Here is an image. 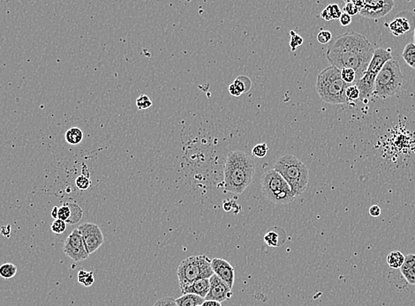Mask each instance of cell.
I'll return each instance as SVG.
<instances>
[{
  "label": "cell",
  "instance_id": "obj_9",
  "mask_svg": "<svg viewBox=\"0 0 415 306\" xmlns=\"http://www.w3.org/2000/svg\"><path fill=\"white\" fill-rule=\"evenodd\" d=\"M78 229L82 234L83 243L89 255L97 252L102 246L104 242V237L102 229L98 224L85 223L81 224Z\"/></svg>",
  "mask_w": 415,
  "mask_h": 306
},
{
  "label": "cell",
  "instance_id": "obj_24",
  "mask_svg": "<svg viewBox=\"0 0 415 306\" xmlns=\"http://www.w3.org/2000/svg\"><path fill=\"white\" fill-rule=\"evenodd\" d=\"M233 84L241 94L248 92L251 88V81L247 76H239L235 80Z\"/></svg>",
  "mask_w": 415,
  "mask_h": 306
},
{
  "label": "cell",
  "instance_id": "obj_46",
  "mask_svg": "<svg viewBox=\"0 0 415 306\" xmlns=\"http://www.w3.org/2000/svg\"><path fill=\"white\" fill-rule=\"evenodd\" d=\"M414 38H415V35H414Z\"/></svg>",
  "mask_w": 415,
  "mask_h": 306
},
{
  "label": "cell",
  "instance_id": "obj_41",
  "mask_svg": "<svg viewBox=\"0 0 415 306\" xmlns=\"http://www.w3.org/2000/svg\"><path fill=\"white\" fill-rule=\"evenodd\" d=\"M228 91H229L230 94L232 95V96H233V97H240L242 94L240 93L239 89L235 87L234 84L232 83V84H231L229 86V88H228Z\"/></svg>",
  "mask_w": 415,
  "mask_h": 306
},
{
  "label": "cell",
  "instance_id": "obj_27",
  "mask_svg": "<svg viewBox=\"0 0 415 306\" xmlns=\"http://www.w3.org/2000/svg\"><path fill=\"white\" fill-rule=\"evenodd\" d=\"M136 106L138 110H140V111L147 110V109L151 107L152 101L150 100V98L146 95H142L137 98Z\"/></svg>",
  "mask_w": 415,
  "mask_h": 306
},
{
  "label": "cell",
  "instance_id": "obj_18",
  "mask_svg": "<svg viewBox=\"0 0 415 306\" xmlns=\"http://www.w3.org/2000/svg\"><path fill=\"white\" fill-rule=\"evenodd\" d=\"M386 261L389 265V267L392 269H399L405 261V256L403 255V253L398 251L391 252L388 254Z\"/></svg>",
  "mask_w": 415,
  "mask_h": 306
},
{
  "label": "cell",
  "instance_id": "obj_31",
  "mask_svg": "<svg viewBox=\"0 0 415 306\" xmlns=\"http://www.w3.org/2000/svg\"><path fill=\"white\" fill-rule=\"evenodd\" d=\"M291 34V41H290V46L293 51H295L299 46L302 45L303 38L299 34H296L294 31L290 32Z\"/></svg>",
  "mask_w": 415,
  "mask_h": 306
},
{
  "label": "cell",
  "instance_id": "obj_7",
  "mask_svg": "<svg viewBox=\"0 0 415 306\" xmlns=\"http://www.w3.org/2000/svg\"><path fill=\"white\" fill-rule=\"evenodd\" d=\"M261 185L263 194L275 204H289L296 197L283 177L274 169L264 172L261 178Z\"/></svg>",
  "mask_w": 415,
  "mask_h": 306
},
{
  "label": "cell",
  "instance_id": "obj_40",
  "mask_svg": "<svg viewBox=\"0 0 415 306\" xmlns=\"http://www.w3.org/2000/svg\"><path fill=\"white\" fill-rule=\"evenodd\" d=\"M381 209L379 206L374 205L369 209V214L373 217H378L381 214Z\"/></svg>",
  "mask_w": 415,
  "mask_h": 306
},
{
  "label": "cell",
  "instance_id": "obj_1",
  "mask_svg": "<svg viewBox=\"0 0 415 306\" xmlns=\"http://www.w3.org/2000/svg\"><path fill=\"white\" fill-rule=\"evenodd\" d=\"M374 52L375 49L366 36L351 31L337 36L329 47L326 58L332 66L339 70H353L357 82L366 72Z\"/></svg>",
  "mask_w": 415,
  "mask_h": 306
},
{
  "label": "cell",
  "instance_id": "obj_33",
  "mask_svg": "<svg viewBox=\"0 0 415 306\" xmlns=\"http://www.w3.org/2000/svg\"><path fill=\"white\" fill-rule=\"evenodd\" d=\"M278 238H279V236L277 234V232H275V231H269V232H268V234L265 236L264 240H265V242H266L267 244L269 245V246H278V245L280 244V243H279V241L277 240Z\"/></svg>",
  "mask_w": 415,
  "mask_h": 306
},
{
  "label": "cell",
  "instance_id": "obj_6",
  "mask_svg": "<svg viewBox=\"0 0 415 306\" xmlns=\"http://www.w3.org/2000/svg\"><path fill=\"white\" fill-rule=\"evenodd\" d=\"M404 81L399 64L394 59L386 62L375 81L372 96L375 97L388 98L395 96L400 90Z\"/></svg>",
  "mask_w": 415,
  "mask_h": 306
},
{
  "label": "cell",
  "instance_id": "obj_37",
  "mask_svg": "<svg viewBox=\"0 0 415 306\" xmlns=\"http://www.w3.org/2000/svg\"><path fill=\"white\" fill-rule=\"evenodd\" d=\"M331 13H332V20L340 19L341 15H342V11L339 8V6L337 4L331 5Z\"/></svg>",
  "mask_w": 415,
  "mask_h": 306
},
{
  "label": "cell",
  "instance_id": "obj_34",
  "mask_svg": "<svg viewBox=\"0 0 415 306\" xmlns=\"http://www.w3.org/2000/svg\"><path fill=\"white\" fill-rule=\"evenodd\" d=\"M332 34L328 30H321L317 34L318 42L321 44H327L332 41Z\"/></svg>",
  "mask_w": 415,
  "mask_h": 306
},
{
  "label": "cell",
  "instance_id": "obj_4",
  "mask_svg": "<svg viewBox=\"0 0 415 306\" xmlns=\"http://www.w3.org/2000/svg\"><path fill=\"white\" fill-rule=\"evenodd\" d=\"M274 170L286 181L295 196L302 194L308 184V169L296 156L285 155L276 161Z\"/></svg>",
  "mask_w": 415,
  "mask_h": 306
},
{
  "label": "cell",
  "instance_id": "obj_16",
  "mask_svg": "<svg viewBox=\"0 0 415 306\" xmlns=\"http://www.w3.org/2000/svg\"><path fill=\"white\" fill-rule=\"evenodd\" d=\"M391 34L395 36H400L408 32L411 29L410 22L405 17H398L392 20L390 24H386Z\"/></svg>",
  "mask_w": 415,
  "mask_h": 306
},
{
  "label": "cell",
  "instance_id": "obj_36",
  "mask_svg": "<svg viewBox=\"0 0 415 306\" xmlns=\"http://www.w3.org/2000/svg\"><path fill=\"white\" fill-rule=\"evenodd\" d=\"M153 306H178V305L172 297H164L157 300Z\"/></svg>",
  "mask_w": 415,
  "mask_h": 306
},
{
  "label": "cell",
  "instance_id": "obj_43",
  "mask_svg": "<svg viewBox=\"0 0 415 306\" xmlns=\"http://www.w3.org/2000/svg\"><path fill=\"white\" fill-rule=\"evenodd\" d=\"M82 175L85 176L89 178V170H88V167L83 164V174Z\"/></svg>",
  "mask_w": 415,
  "mask_h": 306
},
{
  "label": "cell",
  "instance_id": "obj_8",
  "mask_svg": "<svg viewBox=\"0 0 415 306\" xmlns=\"http://www.w3.org/2000/svg\"><path fill=\"white\" fill-rule=\"evenodd\" d=\"M391 59H392L391 49L378 48L375 49L373 58L366 72L363 74L362 78L355 83L357 88L360 90L361 101L370 97L373 94L375 88V81L378 73H380L386 62Z\"/></svg>",
  "mask_w": 415,
  "mask_h": 306
},
{
  "label": "cell",
  "instance_id": "obj_10",
  "mask_svg": "<svg viewBox=\"0 0 415 306\" xmlns=\"http://www.w3.org/2000/svg\"><path fill=\"white\" fill-rule=\"evenodd\" d=\"M63 250L66 255L75 262L85 260L89 256L78 228H74L66 238L64 243Z\"/></svg>",
  "mask_w": 415,
  "mask_h": 306
},
{
  "label": "cell",
  "instance_id": "obj_28",
  "mask_svg": "<svg viewBox=\"0 0 415 306\" xmlns=\"http://www.w3.org/2000/svg\"><path fill=\"white\" fill-rule=\"evenodd\" d=\"M268 150H269L268 145L266 143H261V144H257L256 146H254V148L252 150V154L255 157L264 158L267 155Z\"/></svg>",
  "mask_w": 415,
  "mask_h": 306
},
{
  "label": "cell",
  "instance_id": "obj_47",
  "mask_svg": "<svg viewBox=\"0 0 415 306\" xmlns=\"http://www.w3.org/2000/svg\"></svg>",
  "mask_w": 415,
  "mask_h": 306
},
{
  "label": "cell",
  "instance_id": "obj_35",
  "mask_svg": "<svg viewBox=\"0 0 415 306\" xmlns=\"http://www.w3.org/2000/svg\"><path fill=\"white\" fill-rule=\"evenodd\" d=\"M345 13L352 17V16L360 14V10L355 5V4L353 3V1H347L346 6H345Z\"/></svg>",
  "mask_w": 415,
  "mask_h": 306
},
{
  "label": "cell",
  "instance_id": "obj_42",
  "mask_svg": "<svg viewBox=\"0 0 415 306\" xmlns=\"http://www.w3.org/2000/svg\"><path fill=\"white\" fill-rule=\"evenodd\" d=\"M200 306H222V305H221V303H219V302L205 300Z\"/></svg>",
  "mask_w": 415,
  "mask_h": 306
},
{
  "label": "cell",
  "instance_id": "obj_45",
  "mask_svg": "<svg viewBox=\"0 0 415 306\" xmlns=\"http://www.w3.org/2000/svg\"><path fill=\"white\" fill-rule=\"evenodd\" d=\"M414 44H415V38H414Z\"/></svg>",
  "mask_w": 415,
  "mask_h": 306
},
{
  "label": "cell",
  "instance_id": "obj_38",
  "mask_svg": "<svg viewBox=\"0 0 415 306\" xmlns=\"http://www.w3.org/2000/svg\"><path fill=\"white\" fill-rule=\"evenodd\" d=\"M321 17H322L323 20H326V21L332 20V13H331V5H328L327 7H325V9L322 10V13H321Z\"/></svg>",
  "mask_w": 415,
  "mask_h": 306
},
{
  "label": "cell",
  "instance_id": "obj_20",
  "mask_svg": "<svg viewBox=\"0 0 415 306\" xmlns=\"http://www.w3.org/2000/svg\"><path fill=\"white\" fill-rule=\"evenodd\" d=\"M402 57L405 63L412 68L415 69V44L414 43H410L405 46Z\"/></svg>",
  "mask_w": 415,
  "mask_h": 306
},
{
  "label": "cell",
  "instance_id": "obj_23",
  "mask_svg": "<svg viewBox=\"0 0 415 306\" xmlns=\"http://www.w3.org/2000/svg\"><path fill=\"white\" fill-rule=\"evenodd\" d=\"M17 274V267L13 263H5L0 266V276L4 279H11Z\"/></svg>",
  "mask_w": 415,
  "mask_h": 306
},
{
  "label": "cell",
  "instance_id": "obj_29",
  "mask_svg": "<svg viewBox=\"0 0 415 306\" xmlns=\"http://www.w3.org/2000/svg\"><path fill=\"white\" fill-rule=\"evenodd\" d=\"M66 225H67V224L66 222L61 221L59 219H56V220H54L53 223L51 224L50 228H51V230H52L53 233L62 234L64 233V231H66Z\"/></svg>",
  "mask_w": 415,
  "mask_h": 306
},
{
  "label": "cell",
  "instance_id": "obj_22",
  "mask_svg": "<svg viewBox=\"0 0 415 306\" xmlns=\"http://www.w3.org/2000/svg\"><path fill=\"white\" fill-rule=\"evenodd\" d=\"M78 282L85 287L92 286L95 282L94 273L92 271L88 272L83 269H80L78 272Z\"/></svg>",
  "mask_w": 415,
  "mask_h": 306
},
{
  "label": "cell",
  "instance_id": "obj_5",
  "mask_svg": "<svg viewBox=\"0 0 415 306\" xmlns=\"http://www.w3.org/2000/svg\"><path fill=\"white\" fill-rule=\"evenodd\" d=\"M213 274L211 259L203 254L186 258L180 264L177 270L181 290L197 280L210 279Z\"/></svg>",
  "mask_w": 415,
  "mask_h": 306
},
{
  "label": "cell",
  "instance_id": "obj_11",
  "mask_svg": "<svg viewBox=\"0 0 415 306\" xmlns=\"http://www.w3.org/2000/svg\"><path fill=\"white\" fill-rule=\"evenodd\" d=\"M394 7V2L391 0L363 1L360 11L362 17L368 19H380L388 15Z\"/></svg>",
  "mask_w": 415,
  "mask_h": 306
},
{
  "label": "cell",
  "instance_id": "obj_14",
  "mask_svg": "<svg viewBox=\"0 0 415 306\" xmlns=\"http://www.w3.org/2000/svg\"><path fill=\"white\" fill-rule=\"evenodd\" d=\"M209 290H210V279H200L191 283L186 288L182 289L181 292L183 295L193 294L205 299Z\"/></svg>",
  "mask_w": 415,
  "mask_h": 306
},
{
  "label": "cell",
  "instance_id": "obj_21",
  "mask_svg": "<svg viewBox=\"0 0 415 306\" xmlns=\"http://www.w3.org/2000/svg\"><path fill=\"white\" fill-rule=\"evenodd\" d=\"M69 208L71 209V214L68 220L66 222L68 224H76L83 219V210L79 205L75 203H68Z\"/></svg>",
  "mask_w": 415,
  "mask_h": 306
},
{
  "label": "cell",
  "instance_id": "obj_19",
  "mask_svg": "<svg viewBox=\"0 0 415 306\" xmlns=\"http://www.w3.org/2000/svg\"><path fill=\"white\" fill-rule=\"evenodd\" d=\"M66 141L70 145H78L83 139V132L78 127H72L66 132Z\"/></svg>",
  "mask_w": 415,
  "mask_h": 306
},
{
  "label": "cell",
  "instance_id": "obj_15",
  "mask_svg": "<svg viewBox=\"0 0 415 306\" xmlns=\"http://www.w3.org/2000/svg\"><path fill=\"white\" fill-rule=\"evenodd\" d=\"M405 281L411 285H415V254H408L399 268Z\"/></svg>",
  "mask_w": 415,
  "mask_h": 306
},
{
  "label": "cell",
  "instance_id": "obj_44",
  "mask_svg": "<svg viewBox=\"0 0 415 306\" xmlns=\"http://www.w3.org/2000/svg\"><path fill=\"white\" fill-rule=\"evenodd\" d=\"M58 211H59V208H58V207H55V208L52 209L51 216H52L55 220H56V219H58Z\"/></svg>",
  "mask_w": 415,
  "mask_h": 306
},
{
  "label": "cell",
  "instance_id": "obj_17",
  "mask_svg": "<svg viewBox=\"0 0 415 306\" xmlns=\"http://www.w3.org/2000/svg\"><path fill=\"white\" fill-rule=\"evenodd\" d=\"M204 301V298L193 294H185L175 299L178 306H200Z\"/></svg>",
  "mask_w": 415,
  "mask_h": 306
},
{
  "label": "cell",
  "instance_id": "obj_13",
  "mask_svg": "<svg viewBox=\"0 0 415 306\" xmlns=\"http://www.w3.org/2000/svg\"><path fill=\"white\" fill-rule=\"evenodd\" d=\"M211 267L214 274L219 277L230 289H232L235 281L234 267L223 258L211 259Z\"/></svg>",
  "mask_w": 415,
  "mask_h": 306
},
{
  "label": "cell",
  "instance_id": "obj_2",
  "mask_svg": "<svg viewBox=\"0 0 415 306\" xmlns=\"http://www.w3.org/2000/svg\"><path fill=\"white\" fill-rule=\"evenodd\" d=\"M255 163L251 156L241 150L230 152L225 161L224 187L226 192L241 194L254 178Z\"/></svg>",
  "mask_w": 415,
  "mask_h": 306
},
{
  "label": "cell",
  "instance_id": "obj_39",
  "mask_svg": "<svg viewBox=\"0 0 415 306\" xmlns=\"http://www.w3.org/2000/svg\"><path fill=\"white\" fill-rule=\"evenodd\" d=\"M340 24L344 26V27H346V26H348V25L351 24V22H352V17L350 16V15H347L346 13H344L341 15V17H340Z\"/></svg>",
  "mask_w": 415,
  "mask_h": 306
},
{
  "label": "cell",
  "instance_id": "obj_32",
  "mask_svg": "<svg viewBox=\"0 0 415 306\" xmlns=\"http://www.w3.org/2000/svg\"><path fill=\"white\" fill-rule=\"evenodd\" d=\"M71 214V209L69 208L68 203H64L60 208H59L58 211V219L66 222L70 217Z\"/></svg>",
  "mask_w": 415,
  "mask_h": 306
},
{
  "label": "cell",
  "instance_id": "obj_25",
  "mask_svg": "<svg viewBox=\"0 0 415 306\" xmlns=\"http://www.w3.org/2000/svg\"><path fill=\"white\" fill-rule=\"evenodd\" d=\"M341 78L344 82L347 85H355L356 83V73L352 69L345 68L340 70Z\"/></svg>",
  "mask_w": 415,
  "mask_h": 306
},
{
  "label": "cell",
  "instance_id": "obj_12",
  "mask_svg": "<svg viewBox=\"0 0 415 306\" xmlns=\"http://www.w3.org/2000/svg\"><path fill=\"white\" fill-rule=\"evenodd\" d=\"M232 296V289L223 282L219 277L213 274L210 278V290L205 297V300L210 301L222 302L226 301Z\"/></svg>",
  "mask_w": 415,
  "mask_h": 306
},
{
  "label": "cell",
  "instance_id": "obj_26",
  "mask_svg": "<svg viewBox=\"0 0 415 306\" xmlns=\"http://www.w3.org/2000/svg\"><path fill=\"white\" fill-rule=\"evenodd\" d=\"M346 97L348 102L360 100V90L356 85H351L346 90Z\"/></svg>",
  "mask_w": 415,
  "mask_h": 306
},
{
  "label": "cell",
  "instance_id": "obj_30",
  "mask_svg": "<svg viewBox=\"0 0 415 306\" xmlns=\"http://www.w3.org/2000/svg\"><path fill=\"white\" fill-rule=\"evenodd\" d=\"M75 185L77 186V188L82 191H86L88 190L90 185H91V181L90 179L85 177V176H79L75 180Z\"/></svg>",
  "mask_w": 415,
  "mask_h": 306
},
{
  "label": "cell",
  "instance_id": "obj_3",
  "mask_svg": "<svg viewBox=\"0 0 415 306\" xmlns=\"http://www.w3.org/2000/svg\"><path fill=\"white\" fill-rule=\"evenodd\" d=\"M351 86L344 82L339 69L328 66L318 74L315 88L318 96L323 102L333 105L349 103L346 97V90Z\"/></svg>",
  "mask_w": 415,
  "mask_h": 306
}]
</instances>
